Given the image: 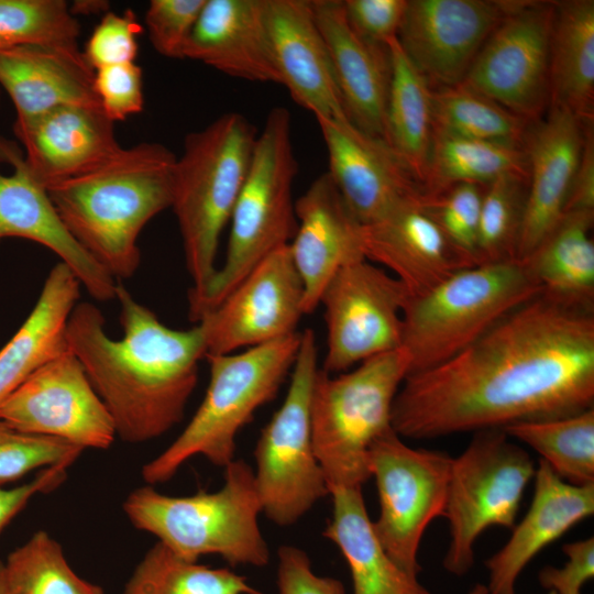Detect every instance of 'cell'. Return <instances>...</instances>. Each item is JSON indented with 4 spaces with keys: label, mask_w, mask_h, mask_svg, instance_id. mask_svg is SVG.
<instances>
[{
    "label": "cell",
    "mask_w": 594,
    "mask_h": 594,
    "mask_svg": "<svg viewBox=\"0 0 594 594\" xmlns=\"http://www.w3.org/2000/svg\"><path fill=\"white\" fill-rule=\"evenodd\" d=\"M593 406L594 310L540 293L451 359L407 375L392 428L432 439Z\"/></svg>",
    "instance_id": "1"
},
{
    "label": "cell",
    "mask_w": 594,
    "mask_h": 594,
    "mask_svg": "<svg viewBox=\"0 0 594 594\" xmlns=\"http://www.w3.org/2000/svg\"><path fill=\"white\" fill-rule=\"evenodd\" d=\"M122 339H111L100 309L77 302L66 329L69 350L110 413L117 436L130 443L156 439L182 421L197 385L206 342L199 324L165 326L117 284Z\"/></svg>",
    "instance_id": "2"
},
{
    "label": "cell",
    "mask_w": 594,
    "mask_h": 594,
    "mask_svg": "<svg viewBox=\"0 0 594 594\" xmlns=\"http://www.w3.org/2000/svg\"><path fill=\"white\" fill-rule=\"evenodd\" d=\"M176 155L143 142L98 168L46 187L66 230L113 278L139 268L138 240L147 222L170 208Z\"/></svg>",
    "instance_id": "3"
},
{
    "label": "cell",
    "mask_w": 594,
    "mask_h": 594,
    "mask_svg": "<svg viewBox=\"0 0 594 594\" xmlns=\"http://www.w3.org/2000/svg\"><path fill=\"white\" fill-rule=\"evenodd\" d=\"M223 469V484L215 492L178 497L146 485L128 495L123 510L135 528L186 560L215 554L231 566H264L270 549L258 524L253 469L242 459Z\"/></svg>",
    "instance_id": "4"
},
{
    "label": "cell",
    "mask_w": 594,
    "mask_h": 594,
    "mask_svg": "<svg viewBox=\"0 0 594 594\" xmlns=\"http://www.w3.org/2000/svg\"><path fill=\"white\" fill-rule=\"evenodd\" d=\"M257 132L238 112H227L186 135L176 157L172 205L193 286L200 297L217 272L219 241L250 166Z\"/></svg>",
    "instance_id": "5"
},
{
    "label": "cell",
    "mask_w": 594,
    "mask_h": 594,
    "mask_svg": "<svg viewBox=\"0 0 594 594\" xmlns=\"http://www.w3.org/2000/svg\"><path fill=\"white\" fill-rule=\"evenodd\" d=\"M301 332L242 351L207 355L210 380L205 397L182 433L142 468L147 485L169 481L191 458L219 468L235 459L239 432L273 400L290 375Z\"/></svg>",
    "instance_id": "6"
},
{
    "label": "cell",
    "mask_w": 594,
    "mask_h": 594,
    "mask_svg": "<svg viewBox=\"0 0 594 594\" xmlns=\"http://www.w3.org/2000/svg\"><path fill=\"white\" fill-rule=\"evenodd\" d=\"M298 162L292 140V116L273 108L257 134L246 177L230 218L223 264L188 315L197 323L266 256L286 246L297 229L293 184Z\"/></svg>",
    "instance_id": "7"
},
{
    "label": "cell",
    "mask_w": 594,
    "mask_h": 594,
    "mask_svg": "<svg viewBox=\"0 0 594 594\" xmlns=\"http://www.w3.org/2000/svg\"><path fill=\"white\" fill-rule=\"evenodd\" d=\"M409 365L408 353L399 348L342 373L319 369L311 395V432L329 491L362 488L371 477L370 448L392 429L393 404Z\"/></svg>",
    "instance_id": "8"
},
{
    "label": "cell",
    "mask_w": 594,
    "mask_h": 594,
    "mask_svg": "<svg viewBox=\"0 0 594 594\" xmlns=\"http://www.w3.org/2000/svg\"><path fill=\"white\" fill-rule=\"evenodd\" d=\"M540 293L526 262L510 260L463 268L424 295L409 297L402 339L410 361L408 375L451 359Z\"/></svg>",
    "instance_id": "9"
},
{
    "label": "cell",
    "mask_w": 594,
    "mask_h": 594,
    "mask_svg": "<svg viewBox=\"0 0 594 594\" xmlns=\"http://www.w3.org/2000/svg\"><path fill=\"white\" fill-rule=\"evenodd\" d=\"M318 367L315 332H301L286 396L262 429L254 450V480L262 514L280 527L301 519L330 495L311 432V395Z\"/></svg>",
    "instance_id": "10"
},
{
    "label": "cell",
    "mask_w": 594,
    "mask_h": 594,
    "mask_svg": "<svg viewBox=\"0 0 594 594\" xmlns=\"http://www.w3.org/2000/svg\"><path fill=\"white\" fill-rule=\"evenodd\" d=\"M535 471L529 453L503 429L474 432L451 464L443 515L450 532L443 558L447 572L462 576L471 570L475 542L487 528H514Z\"/></svg>",
    "instance_id": "11"
},
{
    "label": "cell",
    "mask_w": 594,
    "mask_h": 594,
    "mask_svg": "<svg viewBox=\"0 0 594 594\" xmlns=\"http://www.w3.org/2000/svg\"><path fill=\"white\" fill-rule=\"evenodd\" d=\"M452 459L408 446L393 428L370 448L380 503L373 529L388 556L410 574L421 571L417 556L426 529L444 515Z\"/></svg>",
    "instance_id": "12"
},
{
    "label": "cell",
    "mask_w": 594,
    "mask_h": 594,
    "mask_svg": "<svg viewBox=\"0 0 594 594\" xmlns=\"http://www.w3.org/2000/svg\"><path fill=\"white\" fill-rule=\"evenodd\" d=\"M404 285L365 257L342 266L326 286L327 351L322 371L337 374L402 348Z\"/></svg>",
    "instance_id": "13"
},
{
    "label": "cell",
    "mask_w": 594,
    "mask_h": 594,
    "mask_svg": "<svg viewBox=\"0 0 594 594\" xmlns=\"http://www.w3.org/2000/svg\"><path fill=\"white\" fill-rule=\"evenodd\" d=\"M556 1L518 0L475 56L461 85L536 122L550 105Z\"/></svg>",
    "instance_id": "14"
},
{
    "label": "cell",
    "mask_w": 594,
    "mask_h": 594,
    "mask_svg": "<svg viewBox=\"0 0 594 594\" xmlns=\"http://www.w3.org/2000/svg\"><path fill=\"white\" fill-rule=\"evenodd\" d=\"M0 419L20 431L81 449H109L117 437L110 413L69 348L36 369L0 404Z\"/></svg>",
    "instance_id": "15"
},
{
    "label": "cell",
    "mask_w": 594,
    "mask_h": 594,
    "mask_svg": "<svg viewBox=\"0 0 594 594\" xmlns=\"http://www.w3.org/2000/svg\"><path fill=\"white\" fill-rule=\"evenodd\" d=\"M304 315L302 283L286 245L261 261L197 324L205 337L207 356L242 351L296 333Z\"/></svg>",
    "instance_id": "16"
},
{
    "label": "cell",
    "mask_w": 594,
    "mask_h": 594,
    "mask_svg": "<svg viewBox=\"0 0 594 594\" xmlns=\"http://www.w3.org/2000/svg\"><path fill=\"white\" fill-rule=\"evenodd\" d=\"M518 0H408L397 42L430 87L462 82Z\"/></svg>",
    "instance_id": "17"
},
{
    "label": "cell",
    "mask_w": 594,
    "mask_h": 594,
    "mask_svg": "<svg viewBox=\"0 0 594 594\" xmlns=\"http://www.w3.org/2000/svg\"><path fill=\"white\" fill-rule=\"evenodd\" d=\"M316 120L328 152L327 173L360 224L373 223L422 196L420 185L386 141L349 120Z\"/></svg>",
    "instance_id": "18"
},
{
    "label": "cell",
    "mask_w": 594,
    "mask_h": 594,
    "mask_svg": "<svg viewBox=\"0 0 594 594\" xmlns=\"http://www.w3.org/2000/svg\"><path fill=\"white\" fill-rule=\"evenodd\" d=\"M21 238L54 252L96 300L116 298L117 283L69 234L19 143L0 136V242Z\"/></svg>",
    "instance_id": "19"
},
{
    "label": "cell",
    "mask_w": 594,
    "mask_h": 594,
    "mask_svg": "<svg viewBox=\"0 0 594 594\" xmlns=\"http://www.w3.org/2000/svg\"><path fill=\"white\" fill-rule=\"evenodd\" d=\"M360 239L364 257L388 268L410 298L476 265L442 232L425 209L422 196L373 223L361 224Z\"/></svg>",
    "instance_id": "20"
},
{
    "label": "cell",
    "mask_w": 594,
    "mask_h": 594,
    "mask_svg": "<svg viewBox=\"0 0 594 594\" xmlns=\"http://www.w3.org/2000/svg\"><path fill=\"white\" fill-rule=\"evenodd\" d=\"M592 123L549 106L547 116L531 124L525 142L528 187L516 260L525 261L563 216L585 132Z\"/></svg>",
    "instance_id": "21"
},
{
    "label": "cell",
    "mask_w": 594,
    "mask_h": 594,
    "mask_svg": "<svg viewBox=\"0 0 594 594\" xmlns=\"http://www.w3.org/2000/svg\"><path fill=\"white\" fill-rule=\"evenodd\" d=\"M13 133L29 169L45 188L98 168L122 148L114 122L97 106L56 107L13 124Z\"/></svg>",
    "instance_id": "22"
},
{
    "label": "cell",
    "mask_w": 594,
    "mask_h": 594,
    "mask_svg": "<svg viewBox=\"0 0 594 594\" xmlns=\"http://www.w3.org/2000/svg\"><path fill=\"white\" fill-rule=\"evenodd\" d=\"M265 18L278 84L316 119L348 120L310 0H265Z\"/></svg>",
    "instance_id": "23"
},
{
    "label": "cell",
    "mask_w": 594,
    "mask_h": 594,
    "mask_svg": "<svg viewBox=\"0 0 594 594\" xmlns=\"http://www.w3.org/2000/svg\"><path fill=\"white\" fill-rule=\"evenodd\" d=\"M297 229L289 254L304 287L305 315L319 306L320 297L336 273L364 257L361 224L326 172L295 201Z\"/></svg>",
    "instance_id": "24"
},
{
    "label": "cell",
    "mask_w": 594,
    "mask_h": 594,
    "mask_svg": "<svg viewBox=\"0 0 594 594\" xmlns=\"http://www.w3.org/2000/svg\"><path fill=\"white\" fill-rule=\"evenodd\" d=\"M326 42L348 120L386 141L392 65L387 47L362 40L350 26L341 0H310Z\"/></svg>",
    "instance_id": "25"
},
{
    "label": "cell",
    "mask_w": 594,
    "mask_h": 594,
    "mask_svg": "<svg viewBox=\"0 0 594 594\" xmlns=\"http://www.w3.org/2000/svg\"><path fill=\"white\" fill-rule=\"evenodd\" d=\"M530 507L508 541L490 557L488 594H516V582L530 561L569 529L594 514V484L574 485L541 459L534 475Z\"/></svg>",
    "instance_id": "26"
},
{
    "label": "cell",
    "mask_w": 594,
    "mask_h": 594,
    "mask_svg": "<svg viewBox=\"0 0 594 594\" xmlns=\"http://www.w3.org/2000/svg\"><path fill=\"white\" fill-rule=\"evenodd\" d=\"M185 58L235 78L278 84L265 0H206L187 42Z\"/></svg>",
    "instance_id": "27"
},
{
    "label": "cell",
    "mask_w": 594,
    "mask_h": 594,
    "mask_svg": "<svg viewBox=\"0 0 594 594\" xmlns=\"http://www.w3.org/2000/svg\"><path fill=\"white\" fill-rule=\"evenodd\" d=\"M0 89L14 106V124L65 105L100 107L94 90V69L80 48H0Z\"/></svg>",
    "instance_id": "28"
},
{
    "label": "cell",
    "mask_w": 594,
    "mask_h": 594,
    "mask_svg": "<svg viewBox=\"0 0 594 594\" xmlns=\"http://www.w3.org/2000/svg\"><path fill=\"white\" fill-rule=\"evenodd\" d=\"M80 286L63 262L50 271L33 309L0 350V404L36 369L68 350L67 321Z\"/></svg>",
    "instance_id": "29"
},
{
    "label": "cell",
    "mask_w": 594,
    "mask_h": 594,
    "mask_svg": "<svg viewBox=\"0 0 594 594\" xmlns=\"http://www.w3.org/2000/svg\"><path fill=\"white\" fill-rule=\"evenodd\" d=\"M331 518L323 530L350 570L353 594H432L402 569L384 550L373 529L362 488L337 487L330 491Z\"/></svg>",
    "instance_id": "30"
},
{
    "label": "cell",
    "mask_w": 594,
    "mask_h": 594,
    "mask_svg": "<svg viewBox=\"0 0 594 594\" xmlns=\"http://www.w3.org/2000/svg\"><path fill=\"white\" fill-rule=\"evenodd\" d=\"M550 105L594 119V1H556L550 42Z\"/></svg>",
    "instance_id": "31"
},
{
    "label": "cell",
    "mask_w": 594,
    "mask_h": 594,
    "mask_svg": "<svg viewBox=\"0 0 594 594\" xmlns=\"http://www.w3.org/2000/svg\"><path fill=\"white\" fill-rule=\"evenodd\" d=\"M594 211L565 212L524 261L541 293L594 310Z\"/></svg>",
    "instance_id": "32"
},
{
    "label": "cell",
    "mask_w": 594,
    "mask_h": 594,
    "mask_svg": "<svg viewBox=\"0 0 594 594\" xmlns=\"http://www.w3.org/2000/svg\"><path fill=\"white\" fill-rule=\"evenodd\" d=\"M387 46L392 77L386 108V142L421 188L435 132L431 87L409 62L397 37Z\"/></svg>",
    "instance_id": "33"
},
{
    "label": "cell",
    "mask_w": 594,
    "mask_h": 594,
    "mask_svg": "<svg viewBox=\"0 0 594 594\" xmlns=\"http://www.w3.org/2000/svg\"><path fill=\"white\" fill-rule=\"evenodd\" d=\"M506 174L528 175L525 147L433 132L422 196L462 183L485 187Z\"/></svg>",
    "instance_id": "34"
},
{
    "label": "cell",
    "mask_w": 594,
    "mask_h": 594,
    "mask_svg": "<svg viewBox=\"0 0 594 594\" xmlns=\"http://www.w3.org/2000/svg\"><path fill=\"white\" fill-rule=\"evenodd\" d=\"M503 430L535 450L562 480L594 484V408L557 418L512 424Z\"/></svg>",
    "instance_id": "35"
},
{
    "label": "cell",
    "mask_w": 594,
    "mask_h": 594,
    "mask_svg": "<svg viewBox=\"0 0 594 594\" xmlns=\"http://www.w3.org/2000/svg\"><path fill=\"white\" fill-rule=\"evenodd\" d=\"M433 131L525 147L534 122L461 84L431 88Z\"/></svg>",
    "instance_id": "36"
},
{
    "label": "cell",
    "mask_w": 594,
    "mask_h": 594,
    "mask_svg": "<svg viewBox=\"0 0 594 594\" xmlns=\"http://www.w3.org/2000/svg\"><path fill=\"white\" fill-rule=\"evenodd\" d=\"M123 594H263L228 568L186 560L161 542L144 554Z\"/></svg>",
    "instance_id": "37"
},
{
    "label": "cell",
    "mask_w": 594,
    "mask_h": 594,
    "mask_svg": "<svg viewBox=\"0 0 594 594\" xmlns=\"http://www.w3.org/2000/svg\"><path fill=\"white\" fill-rule=\"evenodd\" d=\"M3 563L10 594H103L100 586L72 569L61 544L43 530L13 550Z\"/></svg>",
    "instance_id": "38"
},
{
    "label": "cell",
    "mask_w": 594,
    "mask_h": 594,
    "mask_svg": "<svg viewBox=\"0 0 594 594\" xmlns=\"http://www.w3.org/2000/svg\"><path fill=\"white\" fill-rule=\"evenodd\" d=\"M527 187L525 174H506L484 187L476 243L479 264L516 260Z\"/></svg>",
    "instance_id": "39"
},
{
    "label": "cell",
    "mask_w": 594,
    "mask_h": 594,
    "mask_svg": "<svg viewBox=\"0 0 594 594\" xmlns=\"http://www.w3.org/2000/svg\"><path fill=\"white\" fill-rule=\"evenodd\" d=\"M80 25L64 0H0V48H79Z\"/></svg>",
    "instance_id": "40"
},
{
    "label": "cell",
    "mask_w": 594,
    "mask_h": 594,
    "mask_svg": "<svg viewBox=\"0 0 594 594\" xmlns=\"http://www.w3.org/2000/svg\"><path fill=\"white\" fill-rule=\"evenodd\" d=\"M82 450L62 439L20 431L0 419V487L36 469L69 466Z\"/></svg>",
    "instance_id": "41"
},
{
    "label": "cell",
    "mask_w": 594,
    "mask_h": 594,
    "mask_svg": "<svg viewBox=\"0 0 594 594\" xmlns=\"http://www.w3.org/2000/svg\"><path fill=\"white\" fill-rule=\"evenodd\" d=\"M484 186L473 183L453 185L422 196V205L448 239L476 264V243Z\"/></svg>",
    "instance_id": "42"
},
{
    "label": "cell",
    "mask_w": 594,
    "mask_h": 594,
    "mask_svg": "<svg viewBox=\"0 0 594 594\" xmlns=\"http://www.w3.org/2000/svg\"><path fill=\"white\" fill-rule=\"evenodd\" d=\"M206 0H152L145 25L154 50L164 57L184 59L185 48Z\"/></svg>",
    "instance_id": "43"
},
{
    "label": "cell",
    "mask_w": 594,
    "mask_h": 594,
    "mask_svg": "<svg viewBox=\"0 0 594 594\" xmlns=\"http://www.w3.org/2000/svg\"><path fill=\"white\" fill-rule=\"evenodd\" d=\"M142 25L131 10L108 11L89 36L82 55L94 72L103 66L134 63Z\"/></svg>",
    "instance_id": "44"
},
{
    "label": "cell",
    "mask_w": 594,
    "mask_h": 594,
    "mask_svg": "<svg viewBox=\"0 0 594 594\" xmlns=\"http://www.w3.org/2000/svg\"><path fill=\"white\" fill-rule=\"evenodd\" d=\"M94 90L105 114L123 121L143 109L142 68L135 62L100 67L94 72Z\"/></svg>",
    "instance_id": "45"
},
{
    "label": "cell",
    "mask_w": 594,
    "mask_h": 594,
    "mask_svg": "<svg viewBox=\"0 0 594 594\" xmlns=\"http://www.w3.org/2000/svg\"><path fill=\"white\" fill-rule=\"evenodd\" d=\"M408 0H344L352 30L373 45L387 47L397 37Z\"/></svg>",
    "instance_id": "46"
},
{
    "label": "cell",
    "mask_w": 594,
    "mask_h": 594,
    "mask_svg": "<svg viewBox=\"0 0 594 594\" xmlns=\"http://www.w3.org/2000/svg\"><path fill=\"white\" fill-rule=\"evenodd\" d=\"M277 588L278 594H346L342 582L316 574L308 554L292 544L277 551Z\"/></svg>",
    "instance_id": "47"
},
{
    "label": "cell",
    "mask_w": 594,
    "mask_h": 594,
    "mask_svg": "<svg viewBox=\"0 0 594 594\" xmlns=\"http://www.w3.org/2000/svg\"><path fill=\"white\" fill-rule=\"evenodd\" d=\"M562 551L568 557L565 564L542 568L539 583L557 594H582L584 584L594 576V537L568 542Z\"/></svg>",
    "instance_id": "48"
},
{
    "label": "cell",
    "mask_w": 594,
    "mask_h": 594,
    "mask_svg": "<svg viewBox=\"0 0 594 594\" xmlns=\"http://www.w3.org/2000/svg\"><path fill=\"white\" fill-rule=\"evenodd\" d=\"M68 465L43 469L31 482L12 488L0 487V532L36 494L48 493L65 480Z\"/></svg>",
    "instance_id": "49"
},
{
    "label": "cell",
    "mask_w": 594,
    "mask_h": 594,
    "mask_svg": "<svg viewBox=\"0 0 594 594\" xmlns=\"http://www.w3.org/2000/svg\"><path fill=\"white\" fill-rule=\"evenodd\" d=\"M571 211H594L593 123L586 129L582 153L566 198L564 213Z\"/></svg>",
    "instance_id": "50"
},
{
    "label": "cell",
    "mask_w": 594,
    "mask_h": 594,
    "mask_svg": "<svg viewBox=\"0 0 594 594\" xmlns=\"http://www.w3.org/2000/svg\"><path fill=\"white\" fill-rule=\"evenodd\" d=\"M109 3L106 1H76L70 6L73 14H94L108 12Z\"/></svg>",
    "instance_id": "51"
},
{
    "label": "cell",
    "mask_w": 594,
    "mask_h": 594,
    "mask_svg": "<svg viewBox=\"0 0 594 594\" xmlns=\"http://www.w3.org/2000/svg\"><path fill=\"white\" fill-rule=\"evenodd\" d=\"M0 594H10L6 581L4 563L0 561Z\"/></svg>",
    "instance_id": "52"
},
{
    "label": "cell",
    "mask_w": 594,
    "mask_h": 594,
    "mask_svg": "<svg viewBox=\"0 0 594 594\" xmlns=\"http://www.w3.org/2000/svg\"><path fill=\"white\" fill-rule=\"evenodd\" d=\"M468 594H488L487 587L484 584H475Z\"/></svg>",
    "instance_id": "53"
},
{
    "label": "cell",
    "mask_w": 594,
    "mask_h": 594,
    "mask_svg": "<svg viewBox=\"0 0 594 594\" xmlns=\"http://www.w3.org/2000/svg\"><path fill=\"white\" fill-rule=\"evenodd\" d=\"M547 594H557V593H554V592H551V591H548V593H547Z\"/></svg>",
    "instance_id": "54"
},
{
    "label": "cell",
    "mask_w": 594,
    "mask_h": 594,
    "mask_svg": "<svg viewBox=\"0 0 594 594\" xmlns=\"http://www.w3.org/2000/svg\"><path fill=\"white\" fill-rule=\"evenodd\" d=\"M0 101H1V89H0Z\"/></svg>",
    "instance_id": "55"
}]
</instances>
